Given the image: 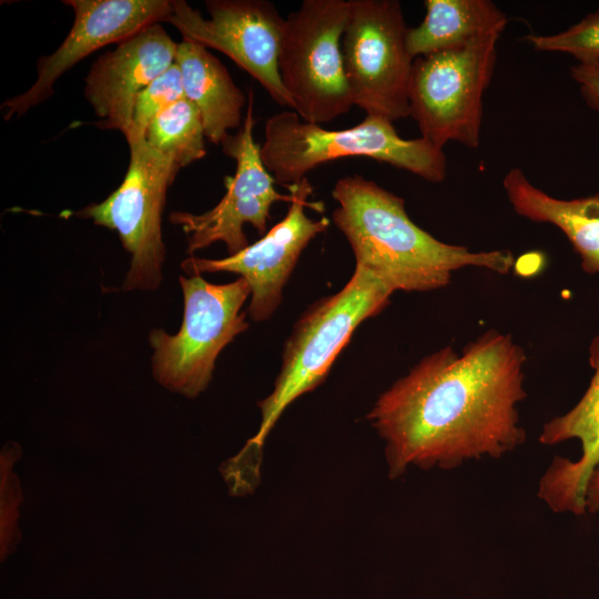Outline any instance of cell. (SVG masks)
<instances>
[{"instance_id":"obj_12","label":"cell","mask_w":599,"mask_h":599,"mask_svg":"<svg viewBox=\"0 0 599 599\" xmlns=\"http://www.w3.org/2000/svg\"><path fill=\"white\" fill-rule=\"evenodd\" d=\"M287 189L291 201L286 215L258 241L224 258L191 256L181 263V268L190 276L230 272L245 278L251 287L248 315L255 322L266 321L274 314L302 252L329 226L327 217L314 220L305 213L306 207L324 210L322 203L309 201L313 186L307 177Z\"/></svg>"},{"instance_id":"obj_8","label":"cell","mask_w":599,"mask_h":599,"mask_svg":"<svg viewBox=\"0 0 599 599\" xmlns=\"http://www.w3.org/2000/svg\"><path fill=\"white\" fill-rule=\"evenodd\" d=\"M129 166L120 186L104 201L62 215L91 220L115 231L131 254L122 290L155 291L162 281L165 245L162 213L167 189L180 169L144 139L128 142Z\"/></svg>"},{"instance_id":"obj_18","label":"cell","mask_w":599,"mask_h":599,"mask_svg":"<svg viewBox=\"0 0 599 599\" xmlns=\"http://www.w3.org/2000/svg\"><path fill=\"white\" fill-rule=\"evenodd\" d=\"M424 20L407 32L413 59L504 32L508 19L490 0H425Z\"/></svg>"},{"instance_id":"obj_21","label":"cell","mask_w":599,"mask_h":599,"mask_svg":"<svg viewBox=\"0 0 599 599\" xmlns=\"http://www.w3.org/2000/svg\"><path fill=\"white\" fill-rule=\"evenodd\" d=\"M524 40L537 51L568 53L578 63L599 61V8L565 31L528 34Z\"/></svg>"},{"instance_id":"obj_10","label":"cell","mask_w":599,"mask_h":599,"mask_svg":"<svg viewBox=\"0 0 599 599\" xmlns=\"http://www.w3.org/2000/svg\"><path fill=\"white\" fill-rule=\"evenodd\" d=\"M254 94L248 92L246 113L242 128L236 134H229L222 150L235 163L233 176L224 177L225 194L211 210L193 214L174 211L169 221L179 225L186 235L187 254H193L215 242H223L229 255H234L250 245L243 231L251 224L263 236L270 220V210L275 202L291 201L275 189L276 181L265 167L260 145L253 131Z\"/></svg>"},{"instance_id":"obj_11","label":"cell","mask_w":599,"mask_h":599,"mask_svg":"<svg viewBox=\"0 0 599 599\" xmlns=\"http://www.w3.org/2000/svg\"><path fill=\"white\" fill-rule=\"evenodd\" d=\"M204 18L184 0H172L167 20L183 40L215 49L254 78L281 106L293 102L278 72V52L284 28L275 4L267 0H207Z\"/></svg>"},{"instance_id":"obj_24","label":"cell","mask_w":599,"mask_h":599,"mask_svg":"<svg viewBox=\"0 0 599 599\" xmlns=\"http://www.w3.org/2000/svg\"><path fill=\"white\" fill-rule=\"evenodd\" d=\"M586 511L596 514L599 511V466L592 471L586 489Z\"/></svg>"},{"instance_id":"obj_1","label":"cell","mask_w":599,"mask_h":599,"mask_svg":"<svg viewBox=\"0 0 599 599\" xmlns=\"http://www.w3.org/2000/svg\"><path fill=\"white\" fill-rule=\"evenodd\" d=\"M524 348L488 329L457 353L420 359L377 399L367 418L385 441L389 477L409 466L450 469L524 444L518 405L526 398Z\"/></svg>"},{"instance_id":"obj_22","label":"cell","mask_w":599,"mask_h":599,"mask_svg":"<svg viewBox=\"0 0 599 599\" xmlns=\"http://www.w3.org/2000/svg\"><path fill=\"white\" fill-rule=\"evenodd\" d=\"M21 456V448L14 443H9L1 451L0 458V539L1 560L12 552L19 540L20 532L17 526L19 505L22 501V491L19 479L13 473L14 463Z\"/></svg>"},{"instance_id":"obj_2","label":"cell","mask_w":599,"mask_h":599,"mask_svg":"<svg viewBox=\"0 0 599 599\" xmlns=\"http://www.w3.org/2000/svg\"><path fill=\"white\" fill-rule=\"evenodd\" d=\"M332 196L335 226L361 265L393 292H428L447 286L465 267L507 274L515 266L508 250L473 252L437 240L408 216L405 200L359 174L339 179Z\"/></svg>"},{"instance_id":"obj_23","label":"cell","mask_w":599,"mask_h":599,"mask_svg":"<svg viewBox=\"0 0 599 599\" xmlns=\"http://www.w3.org/2000/svg\"><path fill=\"white\" fill-rule=\"evenodd\" d=\"M570 74L586 103L599 114V61L572 65Z\"/></svg>"},{"instance_id":"obj_5","label":"cell","mask_w":599,"mask_h":599,"mask_svg":"<svg viewBox=\"0 0 599 599\" xmlns=\"http://www.w3.org/2000/svg\"><path fill=\"white\" fill-rule=\"evenodd\" d=\"M184 315L180 331L149 335L154 379L166 389L194 398L209 386L221 351L247 329L241 312L251 295L247 281L212 284L201 275L180 276Z\"/></svg>"},{"instance_id":"obj_19","label":"cell","mask_w":599,"mask_h":599,"mask_svg":"<svg viewBox=\"0 0 599 599\" xmlns=\"http://www.w3.org/2000/svg\"><path fill=\"white\" fill-rule=\"evenodd\" d=\"M205 139L201 114L186 98L161 112L145 133L146 142L179 169L205 156Z\"/></svg>"},{"instance_id":"obj_4","label":"cell","mask_w":599,"mask_h":599,"mask_svg":"<svg viewBox=\"0 0 599 599\" xmlns=\"http://www.w3.org/2000/svg\"><path fill=\"white\" fill-rule=\"evenodd\" d=\"M260 151L267 171L286 187L319 165L343 158H369L432 183H440L447 175L443 149L422 136L404 139L392 122L369 115L354 126L327 130L305 122L293 110L282 111L266 120Z\"/></svg>"},{"instance_id":"obj_3","label":"cell","mask_w":599,"mask_h":599,"mask_svg":"<svg viewBox=\"0 0 599 599\" xmlns=\"http://www.w3.org/2000/svg\"><path fill=\"white\" fill-rule=\"evenodd\" d=\"M394 292L361 265L337 293L313 303L294 324L272 393L258 403L261 424L237 455L221 466L226 483L250 493L260 481L265 439L285 408L318 387L355 329L389 305Z\"/></svg>"},{"instance_id":"obj_7","label":"cell","mask_w":599,"mask_h":599,"mask_svg":"<svg viewBox=\"0 0 599 599\" xmlns=\"http://www.w3.org/2000/svg\"><path fill=\"white\" fill-rule=\"evenodd\" d=\"M499 38H478L414 59L409 115L422 138L439 149L449 141L470 149L479 146L483 95L493 78Z\"/></svg>"},{"instance_id":"obj_14","label":"cell","mask_w":599,"mask_h":599,"mask_svg":"<svg viewBox=\"0 0 599 599\" xmlns=\"http://www.w3.org/2000/svg\"><path fill=\"white\" fill-rule=\"evenodd\" d=\"M177 43L153 23L100 55L84 80V97L102 130L126 136L140 93L174 62Z\"/></svg>"},{"instance_id":"obj_17","label":"cell","mask_w":599,"mask_h":599,"mask_svg":"<svg viewBox=\"0 0 599 599\" xmlns=\"http://www.w3.org/2000/svg\"><path fill=\"white\" fill-rule=\"evenodd\" d=\"M179 65L185 98L199 110L205 138L222 144L229 131L240 129L246 99L225 65L204 45L182 40L177 43Z\"/></svg>"},{"instance_id":"obj_16","label":"cell","mask_w":599,"mask_h":599,"mask_svg":"<svg viewBox=\"0 0 599 599\" xmlns=\"http://www.w3.org/2000/svg\"><path fill=\"white\" fill-rule=\"evenodd\" d=\"M502 186L519 216L555 225L579 254L582 271L599 273V191L571 200L554 197L535 186L518 167L508 171Z\"/></svg>"},{"instance_id":"obj_15","label":"cell","mask_w":599,"mask_h":599,"mask_svg":"<svg viewBox=\"0 0 599 599\" xmlns=\"http://www.w3.org/2000/svg\"><path fill=\"white\" fill-rule=\"evenodd\" d=\"M589 364L593 375L583 396L569 412L547 422L539 436L550 446L575 438L581 443L578 460L556 457L540 478L538 497L555 512H586L587 485L599 466V334L590 343Z\"/></svg>"},{"instance_id":"obj_13","label":"cell","mask_w":599,"mask_h":599,"mask_svg":"<svg viewBox=\"0 0 599 599\" xmlns=\"http://www.w3.org/2000/svg\"><path fill=\"white\" fill-rule=\"evenodd\" d=\"M74 14L62 43L37 62V79L23 93L1 105L3 119L21 116L48 100L61 75L102 47L120 43L142 29L167 22L172 0H65Z\"/></svg>"},{"instance_id":"obj_9","label":"cell","mask_w":599,"mask_h":599,"mask_svg":"<svg viewBox=\"0 0 599 599\" xmlns=\"http://www.w3.org/2000/svg\"><path fill=\"white\" fill-rule=\"evenodd\" d=\"M408 29L397 0H349L341 50L353 104L366 115L392 123L409 115Z\"/></svg>"},{"instance_id":"obj_6","label":"cell","mask_w":599,"mask_h":599,"mask_svg":"<svg viewBox=\"0 0 599 599\" xmlns=\"http://www.w3.org/2000/svg\"><path fill=\"white\" fill-rule=\"evenodd\" d=\"M348 10L349 0H304L285 18L278 72L305 122H331L354 105L341 50Z\"/></svg>"},{"instance_id":"obj_20","label":"cell","mask_w":599,"mask_h":599,"mask_svg":"<svg viewBox=\"0 0 599 599\" xmlns=\"http://www.w3.org/2000/svg\"><path fill=\"white\" fill-rule=\"evenodd\" d=\"M185 98L182 74L174 62L139 95L126 142L144 139L150 123L165 109Z\"/></svg>"}]
</instances>
